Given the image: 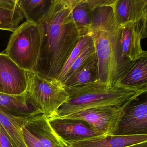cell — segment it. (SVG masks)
I'll return each mask as SVG.
<instances>
[{
  "instance_id": "cell-1",
  "label": "cell",
  "mask_w": 147,
  "mask_h": 147,
  "mask_svg": "<svg viewBox=\"0 0 147 147\" xmlns=\"http://www.w3.org/2000/svg\"><path fill=\"white\" fill-rule=\"evenodd\" d=\"M77 0H53L47 15L38 24L41 49L34 73L45 80L57 79L82 37L72 15Z\"/></svg>"
},
{
  "instance_id": "cell-2",
  "label": "cell",
  "mask_w": 147,
  "mask_h": 147,
  "mask_svg": "<svg viewBox=\"0 0 147 147\" xmlns=\"http://www.w3.org/2000/svg\"><path fill=\"white\" fill-rule=\"evenodd\" d=\"M88 35L92 38L98 60L97 80L109 86L118 85L135 61L123 56L121 28L115 23L111 7L95 10Z\"/></svg>"
},
{
  "instance_id": "cell-3",
  "label": "cell",
  "mask_w": 147,
  "mask_h": 147,
  "mask_svg": "<svg viewBox=\"0 0 147 147\" xmlns=\"http://www.w3.org/2000/svg\"><path fill=\"white\" fill-rule=\"evenodd\" d=\"M66 89L69 94L67 101L51 118L62 117L88 108L121 106L147 92V87H133L120 84L109 86L97 80L86 86Z\"/></svg>"
},
{
  "instance_id": "cell-4",
  "label": "cell",
  "mask_w": 147,
  "mask_h": 147,
  "mask_svg": "<svg viewBox=\"0 0 147 147\" xmlns=\"http://www.w3.org/2000/svg\"><path fill=\"white\" fill-rule=\"evenodd\" d=\"M28 74L26 92L29 103L48 119L52 117L67 101L69 94L67 89L57 79L45 80L29 71Z\"/></svg>"
},
{
  "instance_id": "cell-5",
  "label": "cell",
  "mask_w": 147,
  "mask_h": 147,
  "mask_svg": "<svg viewBox=\"0 0 147 147\" xmlns=\"http://www.w3.org/2000/svg\"><path fill=\"white\" fill-rule=\"evenodd\" d=\"M41 41L39 26L26 21L12 34L5 54L21 68L34 73Z\"/></svg>"
},
{
  "instance_id": "cell-6",
  "label": "cell",
  "mask_w": 147,
  "mask_h": 147,
  "mask_svg": "<svg viewBox=\"0 0 147 147\" xmlns=\"http://www.w3.org/2000/svg\"><path fill=\"white\" fill-rule=\"evenodd\" d=\"M129 101L121 106L88 108L55 118L82 120L87 123L98 136L114 135L124 109Z\"/></svg>"
},
{
  "instance_id": "cell-7",
  "label": "cell",
  "mask_w": 147,
  "mask_h": 147,
  "mask_svg": "<svg viewBox=\"0 0 147 147\" xmlns=\"http://www.w3.org/2000/svg\"><path fill=\"white\" fill-rule=\"evenodd\" d=\"M146 94L138 96L126 105L114 135H147Z\"/></svg>"
},
{
  "instance_id": "cell-8",
  "label": "cell",
  "mask_w": 147,
  "mask_h": 147,
  "mask_svg": "<svg viewBox=\"0 0 147 147\" xmlns=\"http://www.w3.org/2000/svg\"><path fill=\"white\" fill-rule=\"evenodd\" d=\"M28 71L19 67L7 55L0 53V93L23 94L27 90Z\"/></svg>"
},
{
  "instance_id": "cell-9",
  "label": "cell",
  "mask_w": 147,
  "mask_h": 147,
  "mask_svg": "<svg viewBox=\"0 0 147 147\" xmlns=\"http://www.w3.org/2000/svg\"><path fill=\"white\" fill-rule=\"evenodd\" d=\"M147 37V17L121 28L120 44L123 56L131 61L147 58L142 47V40Z\"/></svg>"
},
{
  "instance_id": "cell-10",
  "label": "cell",
  "mask_w": 147,
  "mask_h": 147,
  "mask_svg": "<svg viewBox=\"0 0 147 147\" xmlns=\"http://www.w3.org/2000/svg\"><path fill=\"white\" fill-rule=\"evenodd\" d=\"M52 129L67 144L98 136L89 126L82 120L68 119H48Z\"/></svg>"
},
{
  "instance_id": "cell-11",
  "label": "cell",
  "mask_w": 147,
  "mask_h": 147,
  "mask_svg": "<svg viewBox=\"0 0 147 147\" xmlns=\"http://www.w3.org/2000/svg\"><path fill=\"white\" fill-rule=\"evenodd\" d=\"M111 8L115 23L120 28L147 17V0H115Z\"/></svg>"
},
{
  "instance_id": "cell-12",
  "label": "cell",
  "mask_w": 147,
  "mask_h": 147,
  "mask_svg": "<svg viewBox=\"0 0 147 147\" xmlns=\"http://www.w3.org/2000/svg\"><path fill=\"white\" fill-rule=\"evenodd\" d=\"M24 126L36 138L43 147H69L56 134L48 119L42 114L27 119Z\"/></svg>"
},
{
  "instance_id": "cell-13",
  "label": "cell",
  "mask_w": 147,
  "mask_h": 147,
  "mask_svg": "<svg viewBox=\"0 0 147 147\" xmlns=\"http://www.w3.org/2000/svg\"><path fill=\"white\" fill-rule=\"evenodd\" d=\"M144 142H147V135H101L73 142L69 147H125Z\"/></svg>"
},
{
  "instance_id": "cell-14",
  "label": "cell",
  "mask_w": 147,
  "mask_h": 147,
  "mask_svg": "<svg viewBox=\"0 0 147 147\" xmlns=\"http://www.w3.org/2000/svg\"><path fill=\"white\" fill-rule=\"evenodd\" d=\"M0 110L15 117L27 119L42 114L29 103L26 92L19 95L0 93Z\"/></svg>"
},
{
  "instance_id": "cell-15",
  "label": "cell",
  "mask_w": 147,
  "mask_h": 147,
  "mask_svg": "<svg viewBox=\"0 0 147 147\" xmlns=\"http://www.w3.org/2000/svg\"><path fill=\"white\" fill-rule=\"evenodd\" d=\"M27 119L10 115L0 110V128L14 147H26L22 129Z\"/></svg>"
},
{
  "instance_id": "cell-16",
  "label": "cell",
  "mask_w": 147,
  "mask_h": 147,
  "mask_svg": "<svg viewBox=\"0 0 147 147\" xmlns=\"http://www.w3.org/2000/svg\"><path fill=\"white\" fill-rule=\"evenodd\" d=\"M53 0H16V3L27 22L38 25L47 15Z\"/></svg>"
},
{
  "instance_id": "cell-17",
  "label": "cell",
  "mask_w": 147,
  "mask_h": 147,
  "mask_svg": "<svg viewBox=\"0 0 147 147\" xmlns=\"http://www.w3.org/2000/svg\"><path fill=\"white\" fill-rule=\"evenodd\" d=\"M24 18L16 0H0V30L14 32Z\"/></svg>"
},
{
  "instance_id": "cell-18",
  "label": "cell",
  "mask_w": 147,
  "mask_h": 147,
  "mask_svg": "<svg viewBox=\"0 0 147 147\" xmlns=\"http://www.w3.org/2000/svg\"><path fill=\"white\" fill-rule=\"evenodd\" d=\"M98 60L96 54L80 68L64 85L65 88L82 86L97 80Z\"/></svg>"
},
{
  "instance_id": "cell-19",
  "label": "cell",
  "mask_w": 147,
  "mask_h": 147,
  "mask_svg": "<svg viewBox=\"0 0 147 147\" xmlns=\"http://www.w3.org/2000/svg\"><path fill=\"white\" fill-rule=\"evenodd\" d=\"M119 84L133 87H147V58L135 61Z\"/></svg>"
},
{
  "instance_id": "cell-20",
  "label": "cell",
  "mask_w": 147,
  "mask_h": 147,
  "mask_svg": "<svg viewBox=\"0 0 147 147\" xmlns=\"http://www.w3.org/2000/svg\"><path fill=\"white\" fill-rule=\"evenodd\" d=\"M94 12L88 5L86 0H77L72 11V15L81 37L88 34L92 26Z\"/></svg>"
},
{
  "instance_id": "cell-21",
  "label": "cell",
  "mask_w": 147,
  "mask_h": 147,
  "mask_svg": "<svg viewBox=\"0 0 147 147\" xmlns=\"http://www.w3.org/2000/svg\"><path fill=\"white\" fill-rule=\"evenodd\" d=\"M92 42V38L88 35L82 37L67 60L61 74L57 80L61 82L75 61L80 55L84 49Z\"/></svg>"
},
{
  "instance_id": "cell-22",
  "label": "cell",
  "mask_w": 147,
  "mask_h": 147,
  "mask_svg": "<svg viewBox=\"0 0 147 147\" xmlns=\"http://www.w3.org/2000/svg\"><path fill=\"white\" fill-rule=\"evenodd\" d=\"M95 54L96 53L95 49L92 41V42L84 49L80 55L78 57V58L72 64L71 67L62 80L61 81V82L64 86L65 83L73 76V75Z\"/></svg>"
},
{
  "instance_id": "cell-23",
  "label": "cell",
  "mask_w": 147,
  "mask_h": 147,
  "mask_svg": "<svg viewBox=\"0 0 147 147\" xmlns=\"http://www.w3.org/2000/svg\"><path fill=\"white\" fill-rule=\"evenodd\" d=\"M22 132L26 147H43L36 138L24 126L23 127Z\"/></svg>"
},
{
  "instance_id": "cell-24",
  "label": "cell",
  "mask_w": 147,
  "mask_h": 147,
  "mask_svg": "<svg viewBox=\"0 0 147 147\" xmlns=\"http://www.w3.org/2000/svg\"><path fill=\"white\" fill-rule=\"evenodd\" d=\"M115 0H86L88 5L91 10L94 12L96 9L105 7H112Z\"/></svg>"
},
{
  "instance_id": "cell-25",
  "label": "cell",
  "mask_w": 147,
  "mask_h": 147,
  "mask_svg": "<svg viewBox=\"0 0 147 147\" xmlns=\"http://www.w3.org/2000/svg\"><path fill=\"white\" fill-rule=\"evenodd\" d=\"M0 147H14L8 137L0 128Z\"/></svg>"
},
{
  "instance_id": "cell-26",
  "label": "cell",
  "mask_w": 147,
  "mask_h": 147,
  "mask_svg": "<svg viewBox=\"0 0 147 147\" xmlns=\"http://www.w3.org/2000/svg\"><path fill=\"white\" fill-rule=\"evenodd\" d=\"M147 147V142L138 144L130 145V146H127V147Z\"/></svg>"
}]
</instances>
